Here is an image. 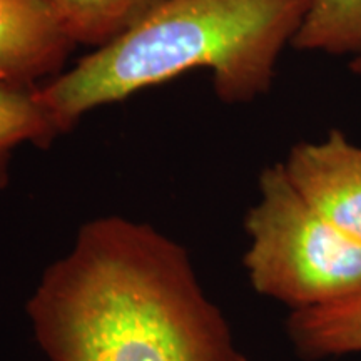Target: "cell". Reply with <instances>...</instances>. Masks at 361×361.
I'll use <instances>...</instances> for the list:
<instances>
[{
    "label": "cell",
    "mask_w": 361,
    "mask_h": 361,
    "mask_svg": "<svg viewBox=\"0 0 361 361\" xmlns=\"http://www.w3.org/2000/svg\"><path fill=\"white\" fill-rule=\"evenodd\" d=\"M311 0H161L137 24L35 89L62 134L87 112L206 69L228 106L269 92Z\"/></svg>",
    "instance_id": "obj_2"
},
{
    "label": "cell",
    "mask_w": 361,
    "mask_h": 361,
    "mask_svg": "<svg viewBox=\"0 0 361 361\" xmlns=\"http://www.w3.org/2000/svg\"><path fill=\"white\" fill-rule=\"evenodd\" d=\"M303 52L361 57V0H311L303 25L291 44Z\"/></svg>",
    "instance_id": "obj_9"
},
{
    "label": "cell",
    "mask_w": 361,
    "mask_h": 361,
    "mask_svg": "<svg viewBox=\"0 0 361 361\" xmlns=\"http://www.w3.org/2000/svg\"><path fill=\"white\" fill-rule=\"evenodd\" d=\"M78 47L47 0H0V85L37 89Z\"/></svg>",
    "instance_id": "obj_5"
},
{
    "label": "cell",
    "mask_w": 361,
    "mask_h": 361,
    "mask_svg": "<svg viewBox=\"0 0 361 361\" xmlns=\"http://www.w3.org/2000/svg\"><path fill=\"white\" fill-rule=\"evenodd\" d=\"M350 69L353 71L355 74L361 75V57L353 59V61H350Z\"/></svg>",
    "instance_id": "obj_10"
},
{
    "label": "cell",
    "mask_w": 361,
    "mask_h": 361,
    "mask_svg": "<svg viewBox=\"0 0 361 361\" xmlns=\"http://www.w3.org/2000/svg\"><path fill=\"white\" fill-rule=\"evenodd\" d=\"M75 45L99 49L137 24L161 0H47Z\"/></svg>",
    "instance_id": "obj_7"
},
{
    "label": "cell",
    "mask_w": 361,
    "mask_h": 361,
    "mask_svg": "<svg viewBox=\"0 0 361 361\" xmlns=\"http://www.w3.org/2000/svg\"><path fill=\"white\" fill-rule=\"evenodd\" d=\"M281 164L311 209L361 243L360 144L333 129L323 141L293 146Z\"/></svg>",
    "instance_id": "obj_4"
},
{
    "label": "cell",
    "mask_w": 361,
    "mask_h": 361,
    "mask_svg": "<svg viewBox=\"0 0 361 361\" xmlns=\"http://www.w3.org/2000/svg\"><path fill=\"white\" fill-rule=\"evenodd\" d=\"M286 331L305 360L361 353V290L335 303L291 311Z\"/></svg>",
    "instance_id": "obj_6"
},
{
    "label": "cell",
    "mask_w": 361,
    "mask_h": 361,
    "mask_svg": "<svg viewBox=\"0 0 361 361\" xmlns=\"http://www.w3.org/2000/svg\"><path fill=\"white\" fill-rule=\"evenodd\" d=\"M258 191L245 219V268L256 293L300 311L361 290V243L306 204L281 162L261 171Z\"/></svg>",
    "instance_id": "obj_3"
},
{
    "label": "cell",
    "mask_w": 361,
    "mask_h": 361,
    "mask_svg": "<svg viewBox=\"0 0 361 361\" xmlns=\"http://www.w3.org/2000/svg\"><path fill=\"white\" fill-rule=\"evenodd\" d=\"M25 313L49 361H247L184 246L119 214L80 226Z\"/></svg>",
    "instance_id": "obj_1"
},
{
    "label": "cell",
    "mask_w": 361,
    "mask_h": 361,
    "mask_svg": "<svg viewBox=\"0 0 361 361\" xmlns=\"http://www.w3.org/2000/svg\"><path fill=\"white\" fill-rule=\"evenodd\" d=\"M62 133L40 106L35 89L0 85V189L8 186L11 162L17 147H49Z\"/></svg>",
    "instance_id": "obj_8"
}]
</instances>
